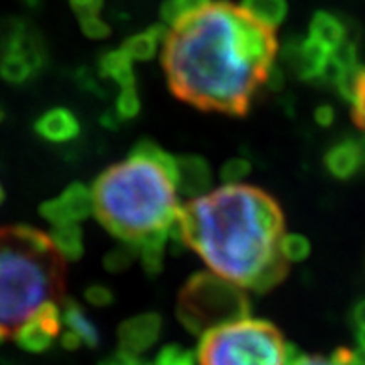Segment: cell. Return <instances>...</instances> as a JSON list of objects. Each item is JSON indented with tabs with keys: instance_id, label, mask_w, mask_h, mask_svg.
I'll return each instance as SVG.
<instances>
[{
	"instance_id": "f546056e",
	"label": "cell",
	"mask_w": 365,
	"mask_h": 365,
	"mask_svg": "<svg viewBox=\"0 0 365 365\" xmlns=\"http://www.w3.org/2000/svg\"><path fill=\"white\" fill-rule=\"evenodd\" d=\"M84 298L90 306H96V308H108L114 304V293H112L110 287H106L103 284H91L88 285L86 291H84Z\"/></svg>"
},
{
	"instance_id": "30bf717a",
	"label": "cell",
	"mask_w": 365,
	"mask_h": 365,
	"mask_svg": "<svg viewBox=\"0 0 365 365\" xmlns=\"http://www.w3.org/2000/svg\"><path fill=\"white\" fill-rule=\"evenodd\" d=\"M39 212L53 226L78 224L96 212L93 192L84 182H71L60 196L48 200L39 207Z\"/></svg>"
},
{
	"instance_id": "8d00e7d4",
	"label": "cell",
	"mask_w": 365,
	"mask_h": 365,
	"mask_svg": "<svg viewBox=\"0 0 365 365\" xmlns=\"http://www.w3.org/2000/svg\"><path fill=\"white\" fill-rule=\"evenodd\" d=\"M358 144H360L361 155H364V160H365V135H364V138H361V140H358Z\"/></svg>"
},
{
	"instance_id": "8992f818",
	"label": "cell",
	"mask_w": 365,
	"mask_h": 365,
	"mask_svg": "<svg viewBox=\"0 0 365 365\" xmlns=\"http://www.w3.org/2000/svg\"><path fill=\"white\" fill-rule=\"evenodd\" d=\"M178 319L194 336L248 319L250 297L245 287L215 272H196L187 279L178 294Z\"/></svg>"
},
{
	"instance_id": "44dd1931",
	"label": "cell",
	"mask_w": 365,
	"mask_h": 365,
	"mask_svg": "<svg viewBox=\"0 0 365 365\" xmlns=\"http://www.w3.org/2000/svg\"><path fill=\"white\" fill-rule=\"evenodd\" d=\"M211 2L212 0H164L160 4V19L166 26L175 29L178 24L209 8Z\"/></svg>"
},
{
	"instance_id": "e575fe53",
	"label": "cell",
	"mask_w": 365,
	"mask_h": 365,
	"mask_svg": "<svg viewBox=\"0 0 365 365\" xmlns=\"http://www.w3.org/2000/svg\"><path fill=\"white\" fill-rule=\"evenodd\" d=\"M101 365H125V361H123V358H121L120 352H115L112 358H108V360L101 361Z\"/></svg>"
},
{
	"instance_id": "4fadbf2b",
	"label": "cell",
	"mask_w": 365,
	"mask_h": 365,
	"mask_svg": "<svg viewBox=\"0 0 365 365\" xmlns=\"http://www.w3.org/2000/svg\"><path fill=\"white\" fill-rule=\"evenodd\" d=\"M36 135L51 144H68L81 135V121L77 114L66 106H56L43 112L34 123Z\"/></svg>"
},
{
	"instance_id": "6da1fadb",
	"label": "cell",
	"mask_w": 365,
	"mask_h": 365,
	"mask_svg": "<svg viewBox=\"0 0 365 365\" xmlns=\"http://www.w3.org/2000/svg\"><path fill=\"white\" fill-rule=\"evenodd\" d=\"M279 51L276 32L230 0L170 30L163 68L172 93L203 112L246 115L269 82Z\"/></svg>"
},
{
	"instance_id": "603a6c76",
	"label": "cell",
	"mask_w": 365,
	"mask_h": 365,
	"mask_svg": "<svg viewBox=\"0 0 365 365\" xmlns=\"http://www.w3.org/2000/svg\"><path fill=\"white\" fill-rule=\"evenodd\" d=\"M354 351L339 346L330 356H308L302 354L297 346H289V364L287 365H352Z\"/></svg>"
},
{
	"instance_id": "d6a6232c",
	"label": "cell",
	"mask_w": 365,
	"mask_h": 365,
	"mask_svg": "<svg viewBox=\"0 0 365 365\" xmlns=\"http://www.w3.org/2000/svg\"><path fill=\"white\" fill-rule=\"evenodd\" d=\"M351 327L352 330H365V297L360 298L351 309Z\"/></svg>"
},
{
	"instance_id": "8fae6325",
	"label": "cell",
	"mask_w": 365,
	"mask_h": 365,
	"mask_svg": "<svg viewBox=\"0 0 365 365\" xmlns=\"http://www.w3.org/2000/svg\"><path fill=\"white\" fill-rule=\"evenodd\" d=\"M163 334V317L159 313L148 312L123 321L118 328L120 351L130 356H142L159 341Z\"/></svg>"
},
{
	"instance_id": "7a4b0ae2",
	"label": "cell",
	"mask_w": 365,
	"mask_h": 365,
	"mask_svg": "<svg viewBox=\"0 0 365 365\" xmlns=\"http://www.w3.org/2000/svg\"><path fill=\"white\" fill-rule=\"evenodd\" d=\"M185 246L215 274L255 293L285 279V217L278 200L252 185H224L179 211Z\"/></svg>"
},
{
	"instance_id": "f1b7e54d",
	"label": "cell",
	"mask_w": 365,
	"mask_h": 365,
	"mask_svg": "<svg viewBox=\"0 0 365 365\" xmlns=\"http://www.w3.org/2000/svg\"><path fill=\"white\" fill-rule=\"evenodd\" d=\"M352 121L365 133V68L358 73L352 93Z\"/></svg>"
},
{
	"instance_id": "74e56055",
	"label": "cell",
	"mask_w": 365,
	"mask_h": 365,
	"mask_svg": "<svg viewBox=\"0 0 365 365\" xmlns=\"http://www.w3.org/2000/svg\"><path fill=\"white\" fill-rule=\"evenodd\" d=\"M2 200H4V190H2V187H0V203H2Z\"/></svg>"
},
{
	"instance_id": "ffe728a7",
	"label": "cell",
	"mask_w": 365,
	"mask_h": 365,
	"mask_svg": "<svg viewBox=\"0 0 365 365\" xmlns=\"http://www.w3.org/2000/svg\"><path fill=\"white\" fill-rule=\"evenodd\" d=\"M51 239L66 261H78L84 254V235L78 224L53 226Z\"/></svg>"
},
{
	"instance_id": "d590c367",
	"label": "cell",
	"mask_w": 365,
	"mask_h": 365,
	"mask_svg": "<svg viewBox=\"0 0 365 365\" xmlns=\"http://www.w3.org/2000/svg\"><path fill=\"white\" fill-rule=\"evenodd\" d=\"M23 2L26 6H32V8H36V6H39V2H41V0H23Z\"/></svg>"
},
{
	"instance_id": "83f0119b",
	"label": "cell",
	"mask_w": 365,
	"mask_h": 365,
	"mask_svg": "<svg viewBox=\"0 0 365 365\" xmlns=\"http://www.w3.org/2000/svg\"><path fill=\"white\" fill-rule=\"evenodd\" d=\"M252 172L250 160L242 159V157H235L230 159L220 170V179L224 185H240L242 179H246Z\"/></svg>"
},
{
	"instance_id": "ba28073f",
	"label": "cell",
	"mask_w": 365,
	"mask_h": 365,
	"mask_svg": "<svg viewBox=\"0 0 365 365\" xmlns=\"http://www.w3.org/2000/svg\"><path fill=\"white\" fill-rule=\"evenodd\" d=\"M330 54V51L312 36H289L279 51L282 63L298 81L304 82L319 81Z\"/></svg>"
},
{
	"instance_id": "7c38bea8",
	"label": "cell",
	"mask_w": 365,
	"mask_h": 365,
	"mask_svg": "<svg viewBox=\"0 0 365 365\" xmlns=\"http://www.w3.org/2000/svg\"><path fill=\"white\" fill-rule=\"evenodd\" d=\"M175 187L181 196L196 200L209 192L212 187L211 166L200 155L175 157Z\"/></svg>"
},
{
	"instance_id": "cb8c5ba5",
	"label": "cell",
	"mask_w": 365,
	"mask_h": 365,
	"mask_svg": "<svg viewBox=\"0 0 365 365\" xmlns=\"http://www.w3.org/2000/svg\"><path fill=\"white\" fill-rule=\"evenodd\" d=\"M135 259H138V246L121 242L120 246H115L114 250L106 254L103 264L108 272H123V270L129 269Z\"/></svg>"
},
{
	"instance_id": "1f68e13d",
	"label": "cell",
	"mask_w": 365,
	"mask_h": 365,
	"mask_svg": "<svg viewBox=\"0 0 365 365\" xmlns=\"http://www.w3.org/2000/svg\"><path fill=\"white\" fill-rule=\"evenodd\" d=\"M73 14L77 15L78 21L88 19V17H99L105 0H69Z\"/></svg>"
},
{
	"instance_id": "3957f363",
	"label": "cell",
	"mask_w": 365,
	"mask_h": 365,
	"mask_svg": "<svg viewBox=\"0 0 365 365\" xmlns=\"http://www.w3.org/2000/svg\"><path fill=\"white\" fill-rule=\"evenodd\" d=\"M91 192L97 220L115 239L135 246L168 233L181 211L175 157L151 140H140L125 160L108 166Z\"/></svg>"
},
{
	"instance_id": "d4e9b609",
	"label": "cell",
	"mask_w": 365,
	"mask_h": 365,
	"mask_svg": "<svg viewBox=\"0 0 365 365\" xmlns=\"http://www.w3.org/2000/svg\"><path fill=\"white\" fill-rule=\"evenodd\" d=\"M312 254V242L298 233H285L282 240V255L287 263H302Z\"/></svg>"
},
{
	"instance_id": "9c48e42d",
	"label": "cell",
	"mask_w": 365,
	"mask_h": 365,
	"mask_svg": "<svg viewBox=\"0 0 365 365\" xmlns=\"http://www.w3.org/2000/svg\"><path fill=\"white\" fill-rule=\"evenodd\" d=\"M62 309L58 302H48L15 331L14 339L23 351L39 354L48 351L58 336H62Z\"/></svg>"
},
{
	"instance_id": "e0dca14e",
	"label": "cell",
	"mask_w": 365,
	"mask_h": 365,
	"mask_svg": "<svg viewBox=\"0 0 365 365\" xmlns=\"http://www.w3.org/2000/svg\"><path fill=\"white\" fill-rule=\"evenodd\" d=\"M170 30L166 29V24L159 23L149 26V29L142 30L138 34L130 36L129 39L123 41V51L130 60H138V62H148L157 54L159 45H164L166 38H168Z\"/></svg>"
},
{
	"instance_id": "836d02e7",
	"label": "cell",
	"mask_w": 365,
	"mask_h": 365,
	"mask_svg": "<svg viewBox=\"0 0 365 365\" xmlns=\"http://www.w3.org/2000/svg\"><path fill=\"white\" fill-rule=\"evenodd\" d=\"M336 120V112L331 108L330 105H321L317 106V110H315V121H317L321 127H330Z\"/></svg>"
},
{
	"instance_id": "52a82bcc",
	"label": "cell",
	"mask_w": 365,
	"mask_h": 365,
	"mask_svg": "<svg viewBox=\"0 0 365 365\" xmlns=\"http://www.w3.org/2000/svg\"><path fill=\"white\" fill-rule=\"evenodd\" d=\"M48 60L43 34L21 17L0 19V78L24 86L41 75Z\"/></svg>"
},
{
	"instance_id": "d6986e66",
	"label": "cell",
	"mask_w": 365,
	"mask_h": 365,
	"mask_svg": "<svg viewBox=\"0 0 365 365\" xmlns=\"http://www.w3.org/2000/svg\"><path fill=\"white\" fill-rule=\"evenodd\" d=\"M240 8L257 23L276 30L287 17V0H242Z\"/></svg>"
},
{
	"instance_id": "ac0fdd59",
	"label": "cell",
	"mask_w": 365,
	"mask_h": 365,
	"mask_svg": "<svg viewBox=\"0 0 365 365\" xmlns=\"http://www.w3.org/2000/svg\"><path fill=\"white\" fill-rule=\"evenodd\" d=\"M62 321L66 330L73 331L82 341V345L96 349L99 345V330L86 315L84 308L77 300H66L62 306Z\"/></svg>"
},
{
	"instance_id": "5bb4252c",
	"label": "cell",
	"mask_w": 365,
	"mask_h": 365,
	"mask_svg": "<svg viewBox=\"0 0 365 365\" xmlns=\"http://www.w3.org/2000/svg\"><path fill=\"white\" fill-rule=\"evenodd\" d=\"M365 166L358 140H339L324 153V168L337 181H349Z\"/></svg>"
},
{
	"instance_id": "484cf974",
	"label": "cell",
	"mask_w": 365,
	"mask_h": 365,
	"mask_svg": "<svg viewBox=\"0 0 365 365\" xmlns=\"http://www.w3.org/2000/svg\"><path fill=\"white\" fill-rule=\"evenodd\" d=\"M153 365H200L197 356L192 351H188L185 346L170 343L164 345L155 358Z\"/></svg>"
},
{
	"instance_id": "2e32d148",
	"label": "cell",
	"mask_w": 365,
	"mask_h": 365,
	"mask_svg": "<svg viewBox=\"0 0 365 365\" xmlns=\"http://www.w3.org/2000/svg\"><path fill=\"white\" fill-rule=\"evenodd\" d=\"M97 66H99V68H97L99 77L120 84L121 90H123V88L136 86L133 60L127 56V53L123 48H112V51L103 53L101 56H99Z\"/></svg>"
},
{
	"instance_id": "f35d334b",
	"label": "cell",
	"mask_w": 365,
	"mask_h": 365,
	"mask_svg": "<svg viewBox=\"0 0 365 365\" xmlns=\"http://www.w3.org/2000/svg\"><path fill=\"white\" fill-rule=\"evenodd\" d=\"M2 115H4V112H2V110H0V120H2Z\"/></svg>"
},
{
	"instance_id": "7402d4cb",
	"label": "cell",
	"mask_w": 365,
	"mask_h": 365,
	"mask_svg": "<svg viewBox=\"0 0 365 365\" xmlns=\"http://www.w3.org/2000/svg\"><path fill=\"white\" fill-rule=\"evenodd\" d=\"M170 242V231L168 233H159L145 239L144 242L138 245V259L142 261L145 274L149 276H157L160 274L164 267V250Z\"/></svg>"
},
{
	"instance_id": "4dcf8cb0",
	"label": "cell",
	"mask_w": 365,
	"mask_h": 365,
	"mask_svg": "<svg viewBox=\"0 0 365 365\" xmlns=\"http://www.w3.org/2000/svg\"><path fill=\"white\" fill-rule=\"evenodd\" d=\"M78 23H81L82 34L88 39H106L112 32L110 24L101 21L99 17H88V19H81Z\"/></svg>"
},
{
	"instance_id": "5b68a950",
	"label": "cell",
	"mask_w": 365,
	"mask_h": 365,
	"mask_svg": "<svg viewBox=\"0 0 365 365\" xmlns=\"http://www.w3.org/2000/svg\"><path fill=\"white\" fill-rule=\"evenodd\" d=\"M289 346L276 324L248 317L203 334L196 356L200 365H287Z\"/></svg>"
},
{
	"instance_id": "4316f807",
	"label": "cell",
	"mask_w": 365,
	"mask_h": 365,
	"mask_svg": "<svg viewBox=\"0 0 365 365\" xmlns=\"http://www.w3.org/2000/svg\"><path fill=\"white\" fill-rule=\"evenodd\" d=\"M140 96L138 90L135 88H123L118 96V101H115V115L120 118V121H130L135 120L136 115L140 114Z\"/></svg>"
},
{
	"instance_id": "9a60e30c",
	"label": "cell",
	"mask_w": 365,
	"mask_h": 365,
	"mask_svg": "<svg viewBox=\"0 0 365 365\" xmlns=\"http://www.w3.org/2000/svg\"><path fill=\"white\" fill-rule=\"evenodd\" d=\"M309 36L317 39L321 45H324L330 53L337 51L349 41L346 39L349 30H346L345 21L331 11H317L313 15L312 23H309Z\"/></svg>"
},
{
	"instance_id": "277c9868",
	"label": "cell",
	"mask_w": 365,
	"mask_h": 365,
	"mask_svg": "<svg viewBox=\"0 0 365 365\" xmlns=\"http://www.w3.org/2000/svg\"><path fill=\"white\" fill-rule=\"evenodd\" d=\"M66 289V263L51 235L30 226L0 227V328L10 337Z\"/></svg>"
}]
</instances>
